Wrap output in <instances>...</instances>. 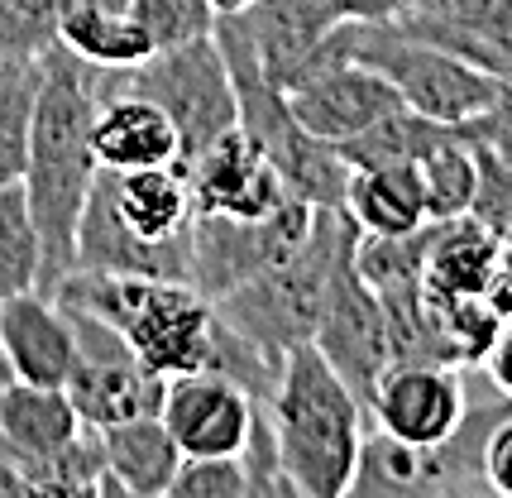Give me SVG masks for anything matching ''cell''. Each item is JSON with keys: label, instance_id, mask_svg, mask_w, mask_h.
<instances>
[{"label": "cell", "instance_id": "obj_1", "mask_svg": "<svg viewBox=\"0 0 512 498\" xmlns=\"http://www.w3.org/2000/svg\"><path fill=\"white\" fill-rule=\"evenodd\" d=\"M115 87H120V72L91 68L63 44L44 53V87H39L29 159L20 178L34 226H39V245H44L39 293H53L77 269V226L87 211L91 182L101 173V159L91 149V125H96L101 96H111Z\"/></svg>", "mask_w": 512, "mask_h": 498}, {"label": "cell", "instance_id": "obj_2", "mask_svg": "<svg viewBox=\"0 0 512 498\" xmlns=\"http://www.w3.org/2000/svg\"><path fill=\"white\" fill-rule=\"evenodd\" d=\"M268 427L278 441V460L297 484V498H345L359 465V446L369 431V408L355 388L331 369L312 340L283 355L278 384L268 393Z\"/></svg>", "mask_w": 512, "mask_h": 498}, {"label": "cell", "instance_id": "obj_3", "mask_svg": "<svg viewBox=\"0 0 512 498\" xmlns=\"http://www.w3.org/2000/svg\"><path fill=\"white\" fill-rule=\"evenodd\" d=\"M53 297L72 312H87V317H101L106 326H115L134 355L163 379L206 369L216 355V340H221L216 302L182 278L72 269L53 288Z\"/></svg>", "mask_w": 512, "mask_h": 498}, {"label": "cell", "instance_id": "obj_4", "mask_svg": "<svg viewBox=\"0 0 512 498\" xmlns=\"http://www.w3.org/2000/svg\"><path fill=\"white\" fill-rule=\"evenodd\" d=\"M355 245L359 226L345 216V206H316L312 230L297 245V254H288L268 273L216 297V312L240 336H249L254 345H264L268 355L283 360L292 345L316 336V321H321V307L331 293V273Z\"/></svg>", "mask_w": 512, "mask_h": 498}, {"label": "cell", "instance_id": "obj_5", "mask_svg": "<svg viewBox=\"0 0 512 498\" xmlns=\"http://www.w3.org/2000/svg\"><path fill=\"white\" fill-rule=\"evenodd\" d=\"M350 58L388 77V87L402 96V106L431 115L441 125H465L498 96V82L469 68L446 48L407 34L393 20H355L350 24Z\"/></svg>", "mask_w": 512, "mask_h": 498}, {"label": "cell", "instance_id": "obj_6", "mask_svg": "<svg viewBox=\"0 0 512 498\" xmlns=\"http://www.w3.org/2000/svg\"><path fill=\"white\" fill-rule=\"evenodd\" d=\"M120 87L139 91L158 101L173 115L182 139L178 168L187 173V163L197 159L206 144H216L225 130L240 125V101H235V82L225 68V53L216 44V34L192 39L178 48H158L154 58H144L139 68L120 72Z\"/></svg>", "mask_w": 512, "mask_h": 498}, {"label": "cell", "instance_id": "obj_7", "mask_svg": "<svg viewBox=\"0 0 512 498\" xmlns=\"http://www.w3.org/2000/svg\"><path fill=\"white\" fill-rule=\"evenodd\" d=\"M316 206L307 197L288 192L268 216H192V288L211 297H225L249 278L283 264L312 230Z\"/></svg>", "mask_w": 512, "mask_h": 498}, {"label": "cell", "instance_id": "obj_8", "mask_svg": "<svg viewBox=\"0 0 512 498\" xmlns=\"http://www.w3.org/2000/svg\"><path fill=\"white\" fill-rule=\"evenodd\" d=\"M63 312L72 317V331H77V364L67 379V398H72L77 417L96 431L115 427V422H134V417H158L168 379L154 374L125 345V336L101 317L72 312V307H63Z\"/></svg>", "mask_w": 512, "mask_h": 498}, {"label": "cell", "instance_id": "obj_9", "mask_svg": "<svg viewBox=\"0 0 512 498\" xmlns=\"http://www.w3.org/2000/svg\"><path fill=\"white\" fill-rule=\"evenodd\" d=\"M469 369L441 360H402L388 364L369 393V427L402 436L412 446L450 441L469 412Z\"/></svg>", "mask_w": 512, "mask_h": 498}, {"label": "cell", "instance_id": "obj_10", "mask_svg": "<svg viewBox=\"0 0 512 498\" xmlns=\"http://www.w3.org/2000/svg\"><path fill=\"white\" fill-rule=\"evenodd\" d=\"M355 249L335 264L331 293H326V307H321L312 345L331 360L335 374L369 403L379 374L388 369V321H383L379 293H374V288L364 283V273H359Z\"/></svg>", "mask_w": 512, "mask_h": 498}, {"label": "cell", "instance_id": "obj_11", "mask_svg": "<svg viewBox=\"0 0 512 498\" xmlns=\"http://www.w3.org/2000/svg\"><path fill=\"white\" fill-rule=\"evenodd\" d=\"M393 24L512 87V0H402Z\"/></svg>", "mask_w": 512, "mask_h": 498}, {"label": "cell", "instance_id": "obj_12", "mask_svg": "<svg viewBox=\"0 0 512 498\" xmlns=\"http://www.w3.org/2000/svg\"><path fill=\"white\" fill-rule=\"evenodd\" d=\"M187 182H192V206L197 216H268L273 206L288 197L283 173L268 163V154L254 144L245 125L225 130L216 144H206L197 159L187 163Z\"/></svg>", "mask_w": 512, "mask_h": 498}, {"label": "cell", "instance_id": "obj_13", "mask_svg": "<svg viewBox=\"0 0 512 498\" xmlns=\"http://www.w3.org/2000/svg\"><path fill=\"white\" fill-rule=\"evenodd\" d=\"M254 412L259 403L240 384H230L225 374H211V369H197V374L168 379L158 417L173 431L182 455H240L254 427Z\"/></svg>", "mask_w": 512, "mask_h": 498}, {"label": "cell", "instance_id": "obj_14", "mask_svg": "<svg viewBox=\"0 0 512 498\" xmlns=\"http://www.w3.org/2000/svg\"><path fill=\"white\" fill-rule=\"evenodd\" d=\"M288 106L307 135L326 139V144H345L388 111H398L402 96L388 87V77L350 58V63H335V68L297 82L288 91Z\"/></svg>", "mask_w": 512, "mask_h": 498}, {"label": "cell", "instance_id": "obj_15", "mask_svg": "<svg viewBox=\"0 0 512 498\" xmlns=\"http://www.w3.org/2000/svg\"><path fill=\"white\" fill-rule=\"evenodd\" d=\"M77 269L130 273V278H182L192 283V230L178 240H144L115 216L101 173L91 182L87 211L77 226Z\"/></svg>", "mask_w": 512, "mask_h": 498}, {"label": "cell", "instance_id": "obj_16", "mask_svg": "<svg viewBox=\"0 0 512 498\" xmlns=\"http://www.w3.org/2000/svg\"><path fill=\"white\" fill-rule=\"evenodd\" d=\"M0 355L24 384L67 388L77 364V331L53 293L29 288L0 302Z\"/></svg>", "mask_w": 512, "mask_h": 498}, {"label": "cell", "instance_id": "obj_17", "mask_svg": "<svg viewBox=\"0 0 512 498\" xmlns=\"http://www.w3.org/2000/svg\"><path fill=\"white\" fill-rule=\"evenodd\" d=\"M87 427L67 388H44V384H24V379H5L0 384V431H5V446L15 455L34 494L44 484L48 465L72 446V436Z\"/></svg>", "mask_w": 512, "mask_h": 498}, {"label": "cell", "instance_id": "obj_18", "mask_svg": "<svg viewBox=\"0 0 512 498\" xmlns=\"http://www.w3.org/2000/svg\"><path fill=\"white\" fill-rule=\"evenodd\" d=\"M91 149L101 168H163V163H178L182 139L173 115L163 111L158 101L139 96V91L115 87L111 96H101L96 106V125H91Z\"/></svg>", "mask_w": 512, "mask_h": 498}, {"label": "cell", "instance_id": "obj_19", "mask_svg": "<svg viewBox=\"0 0 512 498\" xmlns=\"http://www.w3.org/2000/svg\"><path fill=\"white\" fill-rule=\"evenodd\" d=\"M508 245L503 235L489 230L479 216H446V221H426V293L436 297H479L493 283V273L503 269Z\"/></svg>", "mask_w": 512, "mask_h": 498}, {"label": "cell", "instance_id": "obj_20", "mask_svg": "<svg viewBox=\"0 0 512 498\" xmlns=\"http://www.w3.org/2000/svg\"><path fill=\"white\" fill-rule=\"evenodd\" d=\"M101 187L111 197L115 216L144 235V240H178L192 230V182L178 163H163V168H101Z\"/></svg>", "mask_w": 512, "mask_h": 498}, {"label": "cell", "instance_id": "obj_21", "mask_svg": "<svg viewBox=\"0 0 512 498\" xmlns=\"http://www.w3.org/2000/svg\"><path fill=\"white\" fill-rule=\"evenodd\" d=\"M345 216L359 235H412L431 221L417 163H383V168H350L345 182Z\"/></svg>", "mask_w": 512, "mask_h": 498}, {"label": "cell", "instance_id": "obj_22", "mask_svg": "<svg viewBox=\"0 0 512 498\" xmlns=\"http://www.w3.org/2000/svg\"><path fill=\"white\" fill-rule=\"evenodd\" d=\"M58 44L67 53H77L82 63L106 72H130L144 58H154V44H149V34L139 29L130 10L96 5V0H63Z\"/></svg>", "mask_w": 512, "mask_h": 498}, {"label": "cell", "instance_id": "obj_23", "mask_svg": "<svg viewBox=\"0 0 512 498\" xmlns=\"http://www.w3.org/2000/svg\"><path fill=\"white\" fill-rule=\"evenodd\" d=\"M101 446H106V465L120 479L125 498H168L182 451L173 441V431L163 427V417L115 422V427L101 431Z\"/></svg>", "mask_w": 512, "mask_h": 498}, {"label": "cell", "instance_id": "obj_24", "mask_svg": "<svg viewBox=\"0 0 512 498\" xmlns=\"http://www.w3.org/2000/svg\"><path fill=\"white\" fill-rule=\"evenodd\" d=\"M44 87V58H0V182H20Z\"/></svg>", "mask_w": 512, "mask_h": 498}, {"label": "cell", "instance_id": "obj_25", "mask_svg": "<svg viewBox=\"0 0 512 498\" xmlns=\"http://www.w3.org/2000/svg\"><path fill=\"white\" fill-rule=\"evenodd\" d=\"M450 125L441 120H431V115H417L398 106V111H388L383 120H374L369 130H359L355 139H345V144H335L340 149V159L350 163V168H383V163H417L436 144V139L446 135Z\"/></svg>", "mask_w": 512, "mask_h": 498}, {"label": "cell", "instance_id": "obj_26", "mask_svg": "<svg viewBox=\"0 0 512 498\" xmlns=\"http://www.w3.org/2000/svg\"><path fill=\"white\" fill-rule=\"evenodd\" d=\"M44 245L20 182H0V302L39 288Z\"/></svg>", "mask_w": 512, "mask_h": 498}, {"label": "cell", "instance_id": "obj_27", "mask_svg": "<svg viewBox=\"0 0 512 498\" xmlns=\"http://www.w3.org/2000/svg\"><path fill=\"white\" fill-rule=\"evenodd\" d=\"M417 173H422L431 221L465 216L469 202H474V144H469L465 125H450L446 135L417 159Z\"/></svg>", "mask_w": 512, "mask_h": 498}, {"label": "cell", "instance_id": "obj_28", "mask_svg": "<svg viewBox=\"0 0 512 498\" xmlns=\"http://www.w3.org/2000/svg\"><path fill=\"white\" fill-rule=\"evenodd\" d=\"M130 15L149 34L154 53L206 39V34H216V20H221L211 0H130Z\"/></svg>", "mask_w": 512, "mask_h": 498}, {"label": "cell", "instance_id": "obj_29", "mask_svg": "<svg viewBox=\"0 0 512 498\" xmlns=\"http://www.w3.org/2000/svg\"><path fill=\"white\" fill-rule=\"evenodd\" d=\"M63 0H0V58H44L58 44Z\"/></svg>", "mask_w": 512, "mask_h": 498}, {"label": "cell", "instance_id": "obj_30", "mask_svg": "<svg viewBox=\"0 0 512 498\" xmlns=\"http://www.w3.org/2000/svg\"><path fill=\"white\" fill-rule=\"evenodd\" d=\"M474 144V202L469 216H479L489 230L508 235L512 230V154L493 149L484 139H469Z\"/></svg>", "mask_w": 512, "mask_h": 498}, {"label": "cell", "instance_id": "obj_31", "mask_svg": "<svg viewBox=\"0 0 512 498\" xmlns=\"http://www.w3.org/2000/svg\"><path fill=\"white\" fill-rule=\"evenodd\" d=\"M168 498H249L240 455H182Z\"/></svg>", "mask_w": 512, "mask_h": 498}, {"label": "cell", "instance_id": "obj_32", "mask_svg": "<svg viewBox=\"0 0 512 498\" xmlns=\"http://www.w3.org/2000/svg\"><path fill=\"white\" fill-rule=\"evenodd\" d=\"M484 484L489 494L512 498V408L484 436Z\"/></svg>", "mask_w": 512, "mask_h": 498}, {"label": "cell", "instance_id": "obj_33", "mask_svg": "<svg viewBox=\"0 0 512 498\" xmlns=\"http://www.w3.org/2000/svg\"><path fill=\"white\" fill-rule=\"evenodd\" d=\"M465 135L512 154V87H498V96H493L489 106L474 115V120H465Z\"/></svg>", "mask_w": 512, "mask_h": 498}, {"label": "cell", "instance_id": "obj_34", "mask_svg": "<svg viewBox=\"0 0 512 498\" xmlns=\"http://www.w3.org/2000/svg\"><path fill=\"white\" fill-rule=\"evenodd\" d=\"M484 369V379H489L503 398H512V321L498 331V340H493V350H489V360L479 364Z\"/></svg>", "mask_w": 512, "mask_h": 498}, {"label": "cell", "instance_id": "obj_35", "mask_svg": "<svg viewBox=\"0 0 512 498\" xmlns=\"http://www.w3.org/2000/svg\"><path fill=\"white\" fill-rule=\"evenodd\" d=\"M484 302L493 307V317H498L503 326H508V321H512V254L503 259V269L493 273V283H489V288H484Z\"/></svg>", "mask_w": 512, "mask_h": 498}, {"label": "cell", "instance_id": "obj_36", "mask_svg": "<svg viewBox=\"0 0 512 498\" xmlns=\"http://www.w3.org/2000/svg\"><path fill=\"white\" fill-rule=\"evenodd\" d=\"M211 5H216V15H240L249 0H211Z\"/></svg>", "mask_w": 512, "mask_h": 498}, {"label": "cell", "instance_id": "obj_37", "mask_svg": "<svg viewBox=\"0 0 512 498\" xmlns=\"http://www.w3.org/2000/svg\"><path fill=\"white\" fill-rule=\"evenodd\" d=\"M96 5H115V10H130V0H96Z\"/></svg>", "mask_w": 512, "mask_h": 498}, {"label": "cell", "instance_id": "obj_38", "mask_svg": "<svg viewBox=\"0 0 512 498\" xmlns=\"http://www.w3.org/2000/svg\"><path fill=\"white\" fill-rule=\"evenodd\" d=\"M503 245H508V254H512V230H508V235H503Z\"/></svg>", "mask_w": 512, "mask_h": 498}]
</instances>
